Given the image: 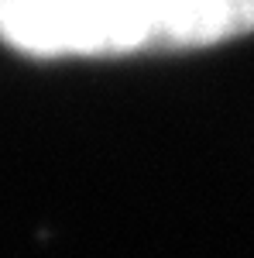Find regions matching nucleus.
<instances>
[{
  "label": "nucleus",
  "mask_w": 254,
  "mask_h": 258,
  "mask_svg": "<svg viewBox=\"0 0 254 258\" xmlns=\"http://www.w3.org/2000/svg\"><path fill=\"white\" fill-rule=\"evenodd\" d=\"M254 31V0H148V45H216Z\"/></svg>",
  "instance_id": "f03ea898"
},
{
  "label": "nucleus",
  "mask_w": 254,
  "mask_h": 258,
  "mask_svg": "<svg viewBox=\"0 0 254 258\" xmlns=\"http://www.w3.org/2000/svg\"><path fill=\"white\" fill-rule=\"evenodd\" d=\"M0 38L28 55H117L148 45V0H0Z\"/></svg>",
  "instance_id": "f257e3e1"
}]
</instances>
